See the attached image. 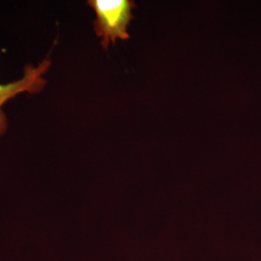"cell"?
Masks as SVG:
<instances>
[{
    "instance_id": "obj_1",
    "label": "cell",
    "mask_w": 261,
    "mask_h": 261,
    "mask_svg": "<svg viewBox=\"0 0 261 261\" xmlns=\"http://www.w3.org/2000/svg\"><path fill=\"white\" fill-rule=\"evenodd\" d=\"M87 5L94 10L96 19L94 30L102 38L101 45L107 50L110 44L115 45L116 40H128V27L134 16L132 10L136 8L132 0H88Z\"/></svg>"
},
{
    "instance_id": "obj_2",
    "label": "cell",
    "mask_w": 261,
    "mask_h": 261,
    "mask_svg": "<svg viewBox=\"0 0 261 261\" xmlns=\"http://www.w3.org/2000/svg\"><path fill=\"white\" fill-rule=\"evenodd\" d=\"M53 64L50 54H48L38 66L29 64L23 69V75L13 83L0 84V137L4 136L8 130V120L2 108L9 100L21 93L38 94L45 88L47 74Z\"/></svg>"
}]
</instances>
